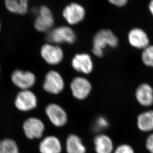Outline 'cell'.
I'll list each match as a JSON object with an SVG mask.
<instances>
[{
  "label": "cell",
  "mask_w": 153,
  "mask_h": 153,
  "mask_svg": "<svg viewBox=\"0 0 153 153\" xmlns=\"http://www.w3.org/2000/svg\"><path fill=\"white\" fill-rule=\"evenodd\" d=\"M118 45V38L111 30L101 29L96 33L93 37L92 51L95 56L101 58L104 56L105 48L108 47L116 48Z\"/></svg>",
  "instance_id": "1"
},
{
  "label": "cell",
  "mask_w": 153,
  "mask_h": 153,
  "mask_svg": "<svg viewBox=\"0 0 153 153\" xmlns=\"http://www.w3.org/2000/svg\"><path fill=\"white\" fill-rule=\"evenodd\" d=\"M47 40L53 44H73L76 40V35L71 28L62 26L51 29L47 32Z\"/></svg>",
  "instance_id": "2"
},
{
  "label": "cell",
  "mask_w": 153,
  "mask_h": 153,
  "mask_svg": "<svg viewBox=\"0 0 153 153\" xmlns=\"http://www.w3.org/2000/svg\"><path fill=\"white\" fill-rule=\"evenodd\" d=\"M22 129L25 136L29 140L42 138L45 126L42 120L36 117L28 118L23 122Z\"/></svg>",
  "instance_id": "3"
},
{
  "label": "cell",
  "mask_w": 153,
  "mask_h": 153,
  "mask_svg": "<svg viewBox=\"0 0 153 153\" xmlns=\"http://www.w3.org/2000/svg\"><path fill=\"white\" fill-rule=\"evenodd\" d=\"M54 24L55 19L51 10L47 6H41L34 23L35 29L39 32H48Z\"/></svg>",
  "instance_id": "4"
},
{
  "label": "cell",
  "mask_w": 153,
  "mask_h": 153,
  "mask_svg": "<svg viewBox=\"0 0 153 153\" xmlns=\"http://www.w3.org/2000/svg\"><path fill=\"white\" fill-rule=\"evenodd\" d=\"M45 113L50 121L56 127H64L68 121V116L67 112L61 105L51 103L45 108Z\"/></svg>",
  "instance_id": "5"
},
{
  "label": "cell",
  "mask_w": 153,
  "mask_h": 153,
  "mask_svg": "<svg viewBox=\"0 0 153 153\" xmlns=\"http://www.w3.org/2000/svg\"><path fill=\"white\" fill-rule=\"evenodd\" d=\"M43 88L46 92L57 95L61 93L65 88V82L62 76L56 71H49L45 75Z\"/></svg>",
  "instance_id": "6"
},
{
  "label": "cell",
  "mask_w": 153,
  "mask_h": 153,
  "mask_svg": "<svg viewBox=\"0 0 153 153\" xmlns=\"http://www.w3.org/2000/svg\"><path fill=\"white\" fill-rule=\"evenodd\" d=\"M37 98L35 94L29 90H22L17 94L15 105L17 110L22 111H29L37 106Z\"/></svg>",
  "instance_id": "7"
},
{
  "label": "cell",
  "mask_w": 153,
  "mask_h": 153,
  "mask_svg": "<svg viewBox=\"0 0 153 153\" xmlns=\"http://www.w3.org/2000/svg\"><path fill=\"white\" fill-rule=\"evenodd\" d=\"M41 56L43 59L50 65L60 64L64 59V52L58 45L47 43L41 48Z\"/></svg>",
  "instance_id": "8"
},
{
  "label": "cell",
  "mask_w": 153,
  "mask_h": 153,
  "mask_svg": "<svg viewBox=\"0 0 153 153\" xmlns=\"http://www.w3.org/2000/svg\"><path fill=\"white\" fill-rule=\"evenodd\" d=\"M11 80L15 86L22 90H29L36 82V76L29 71L16 69L12 72Z\"/></svg>",
  "instance_id": "9"
},
{
  "label": "cell",
  "mask_w": 153,
  "mask_h": 153,
  "mask_svg": "<svg viewBox=\"0 0 153 153\" xmlns=\"http://www.w3.org/2000/svg\"><path fill=\"white\" fill-rule=\"evenodd\" d=\"M91 83L83 77H76L71 82V89L72 95L77 100H85L92 91Z\"/></svg>",
  "instance_id": "10"
},
{
  "label": "cell",
  "mask_w": 153,
  "mask_h": 153,
  "mask_svg": "<svg viewBox=\"0 0 153 153\" xmlns=\"http://www.w3.org/2000/svg\"><path fill=\"white\" fill-rule=\"evenodd\" d=\"M62 16L69 25H77L84 19L86 11L81 4L72 3L68 4L64 8Z\"/></svg>",
  "instance_id": "11"
},
{
  "label": "cell",
  "mask_w": 153,
  "mask_h": 153,
  "mask_svg": "<svg viewBox=\"0 0 153 153\" xmlns=\"http://www.w3.org/2000/svg\"><path fill=\"white\" fill-rule=\"evenodd\" d=\"M129 43L133 48L144 50L150 45V39L147 34L140 28H133L127 36Z\"/></svg>",
  "instance_id": "12"
},
{
  "label": "cell",
  "mask_w": 153,
  "mask_h": 153,
  "mask_svg": "<svg viewBox=\"0 0 153 153\" xmlns=\"http://www.w3.org/2000/svg\"><path fill=\"white\" fill-rule=\"evenodd\" d=\"M71 65L77 72L85 74H90L94 68L91 56L87 53L76 54L71 61Z\"/></svg>",
  "instance_id": "13"
},
{
  "label": "cell",
  "mask_w": 153,
  "mask_h": 153,
  "mask_svg": "<svg viewBox=\"0 0 153 153\" xmlns=\"http://www.w3.org/2000/svg\"><path fill=\"white\" fill-rule=\"evenodd\" d=\"M135 98L139 104L143 107H150L153 105V88L150 84L144 83L137 87Z\"/></svg>",
  "instance_id": "14"
},
{
  "label": "cell",
  "mask_w": 153,
  "mask_h": 153,
  "mask_svg": "<svg viewBox=\"0 0 153 153\" xmlns=\"http://www.w3.org/2000/svg\"><path fill=\"white\" fill-rule=\"evenodd\" d=\"M40 153H61L62 145L59 139L54 135L46 136L41 141L39 144Z\"/></svg>",
  "instance_id": "15"
},
{
  "label": "cell",
  "mask_w": 153,
  "mask_h": 153,
  "mask_svg": "<svg viewBox=\"0 0 153 153\" xmlns=\"http://www.w3.org/2000/svg\"><path fill=\"white\" fill-rule=\"evenodd\" d=\"M94 148L96 153H113L114 145L110 136L105 134H99L94 137Z\"/></svg>",
  "instance_id": "16"
},
{
  "label": "cell",
  "mask_w": 153,
  "mask_h": 153,
  "mask_svg": "<svg viewBox=\"0 0 153 153\" xmlns=\"http://www.w3.org/2000/svg\"><path fill=\"white\" fill-rule=\"evenodd\" d=\"M65 151L67 153H86L87 149L79 136L71 134L66 139Z\"/></svg>",
  "instance_id": "17"
},
{
  "label": "cell",
  "mask_w": 153,
  "mask_h": 153,
  "mask_svg": "<svg viewBox=\"0 0 153 153\" xmlns=\"http://www.w3.org/2000/svg\"><path fill=\"white\" fill-rule=\"evenodd\" d=\"M136 123L141 131L150 132L153 131V110H148L139 114Z\"/></svg>",
  "instance_id": "18"
},
{
  "label": "cell",
  "mask_w": 153,
  "mask_h": 153,
  "mask_svg": "<svg viewBox=\"0 0 153 153\" xmlns=\"http://www.w3.org/2000/svg\"><path fill=\"white\" fill-rule=\"evenodd\" d=\"M4 4L9 12L17 15L26 14L28 9L27 0H7Z\"/></svg>",
  "instance_id": "19"
},
{
  "label": "cell",
  "mask_w": 153,
  "mask_h": 153,
  "mask_svg": "<svg viewBox=\"0 0 153 153\" xmlns=\"http://www.w3.org/2000/svg\"><path fill=\"white\" fill-rule=\"evenodd\" d=\"M0 153H19L16 141L11 138L0 140Z\"/></svg>",
  "instance_id": "20"
},
{
  "label": "cell",
  "mask_w": 153,
  "mask_h": 153,
  "mask_svg": "<svg viewBox=\"0 0 153 153\" xmlns=\"http://www.w3.org/2000/svg\"><path fill=\"white\" fill-rule=\"evenodd\" d=\"M141 59L145 65L153 68V45H150L143 50Z\"/></svg>",
  "instance_id": "21"
},
{
  "label": "cell",
  "mask_w": 153,
  "mask_h": 153,
  "mask_svg": "<svg viewBox=\"0 0 153 153\" xmlns=\"http://www.w3.org/2000/svg\"><path fill=\"white\" fill-rule=\"evenodd\" d=\"M109 123L107 119L104 117H98L94 123L93 129L95 131L99 132L105 130L108 127Z\"/></svg>",
  "instance_id": "22"
},
{
  "label": "cell",
  "mask_w": 153,
  "mask_h": 153,
  "mask_svg": "<svg viewBox=\"0 0 153 153\" xmlns=\"http://www.w3.org/2000/svg\"><path fill=\"white\" fill-rule=\"evenodd\" d=\"M113 153H135V151L130 145L122 144L114 148Z\"/></svg>",
  "instance_id": "23"
},
{
  "label": "cell",
  "mask_w": 153,
  "mask_h": 153,
  "mask_svg": "<svg viewBox=\"0 0 153 153\" xmlns=\"http://www.w3.org/2000/svg\"><path fill=\"white\" fill-rule=\"evenodd\" d=\"M145 146L150 153H153V133L149 135L146 139Z\"/></svg>",
  "instance_id": "24"
},
{
  "label": "cell",
  "mask_w": 153,
  "mask_h": 153,
  "mask_svg": "<svg viewBox=\"0 0 153 153\" xmlns=\"http://www.w3.org/2000/svg\"><path fill=\"white\" fill-rule=\"evenodd\" d=\"M109 2L117 7H123L127 4L128 1L127 0H110Z\"/></svg>",
  "instance_id": "25"
},
{
  "label": "cell",
  "mask_w": 153,
  "mask_h": 153,
  "mask_svg": "<svg viewBox=\"0 0 153 153\" xmlns=\"http://www.w3.org/2000/svg\"><path fill=\"white\" fill-rule=\"evenodd\" d=\"M148 8H149V10L150 12L151 15L153 16V0L149 3V5H148Z\"/></svg>",
  "instance_id": "26"
},
{
  "label": "cell",
  "mask_w": 153,
  "mask_h": 153,
  "mask_svg": "<svg viewBox=\"0 0 153 153\" xmlns=\"http://www.w3.org/2000/svg\"><path fill=\"white\" fill-rule=\"evenodd\" d=\"M1 22H0V30H1Z\"/></svg>",
  "instance_id": "27"
},
{
  "label": "cell",
  "mask_w": 153,
  "mask_h": 153,
  "mask_svg": "<svg viewBox=\"0 0 153 153\" xmlns=\"http://www.w3.org/2000/svg\"><path fill=\"white\" fill-rule=\"evenodd\" d=\"M0 71H1V67H0Z\"/></svg>",
  "instance_id": "28"
}]
</instances>
